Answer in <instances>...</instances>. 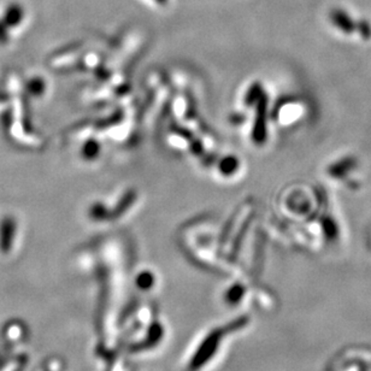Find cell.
Instances as JSON below:
<instances>
[{
	"label": "cell",
	"instance_id": "6da1fadb",
	"mask_svg": "<svg viewBox=\"0 0 371 371\" xmlns=\"http://www.w3.org/2000/svg\"><path fill=\"white\" fill-rule=\"evenodd\" d=\"M23 18V10L17 4L10 5L5 13L4 22L6 26L15 27L21 23Z\"/></svg>",
	"mask_w": 371,
	"mask_h": 371
},
{
	"label": "cell",
	"instance_id": "7a4b0ae2",
	"mask_svg": "<svg viewBox=\"0 0 371 371\" xmlns=\"http://www.w3.org/2000/svg\"><path fill=\"white\" fill-rule=\"evenodd\" d=\"M28 89L34 94H40L44 91V83L41 80H31V82L28 83Z\"/></svg>",
	"mask_w": 371,
	"mask_h": 371
},
{
	"label": "cell",
	"instance_id": "3957f363",
	"mask_svg": "<svg viewBox=\"0 0 371 371\" xmlns=\"http://www.w3.org/2000/svg\"><path fill=\"white\" fill-rule=\"evenodd\" d=\"M8 38H9V35H8V31H6V24L3 21V22H0V44L6 43Z\"/></svg>",
	"mask_w": 371,
	"mask_h": 371
}]
</instances>
